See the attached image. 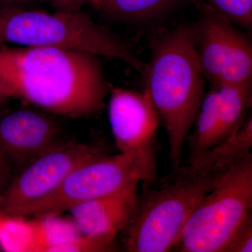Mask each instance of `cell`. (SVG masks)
<instances>
[{"instance_id":"obj_1","label":"cell","mask_w":252,"mask_h":252,"mask_svg":"<svg viewBox=\"0 0 252 252\" xmlns=\"http://www.w3.org/2000/svg\"><path fill=\"white\" fill-rule=\"evenodd\" d=\"M252 147L250 115L234 137L145 186L147 189L137 195L135 210L123 230L126 251L173 250L194 209L235 165L251 154Z\"/></svg>"},{"instance_id":"obj_2","label":"cell","mask_w":252,"mask_h":252,"mask_svg":"<svg viewBox=\"0 0 252 252\" xmlns=\"http://www.w3.org/2000/svg\"><path fill=\"white\" fill-rule=\"evenodd\" d=\"M99 58L45 46L0 45V84L9 97L50 114L91 117L109 94Z\"/></svg>"},{"instance_id":"obj_3","label":"cell","mask_w":252,"mask_h":252,"mask_svg":"<svg viewBox=\"0 0 252 252\" xmlns=\"http://www.w3.org/2000/svg\"><path fill=\"white\" fill-rule=\"evenodd\" d=\"M148 93L163 124L172 167L182 164L186 139L204 97L205 79L194 47L190 25L154 36L147 71Z\"/></svg>"},{"instance_id":"obj_4","label":"cell","mask_w":252,"mask_h":252,"mask_svg":"<svg viewBox=\"0 0 252 252\" xmlns=\"http://www.w3.org/2000/svg\"><path fill=\"white\" fill-rule=\"evenodd\" d=\"M0 45L79 51L119 60L143 75L147 71V64L127 41L81 11L50 13L30 8H1Z\"/></svg>"},{"instance_id":"obj_5","label":"cell","mask_w":252,"mask_h":252,"mask_svg":"<svg viewBox=\"0 0 252 252\" xmlns=\"http://www.w3.org/2000/svg\"><path fill=\"white\" fill-rule=\"evenodd\" d=\"M252 155L239 162L189 216L173 250L225 252L235 233L251 218Z\"/></svg>"},{"instance_id":"obj_6","label":"cell","mask_w":252,"mask_h":252,"mask_svg":"<svg viewBox=\"0 0 252 252\" xmlns=\"http://www.w3.org/2000/svg\"><path fill=\"white\" fill-rule=\"evenodd\" d=\"M190 25L199 64L211 87L252 81V41L244 31L201 4Z\"/></svg>"},{"instance_id":"obj_7","label":"cell","mask_w":252,"mask_h":252,"mask_svg":"<svg viewBox=\"0 0 252 252\" xmlns=\"http://www.w3.org/2000/svg\"><path fill=\"white\" fill-rule=\"evenodd\" d=\"M140 182L125 156L102 153L74 169L49 197L20 209L12 216H58L94 199L137 193Z\"/></svg>"},{"instance_id":"obj_8","label":"cell","mask_w":252,"mask_h":252,"mask_svg":"<svg viewBox=\"0 0 252 252\" xmlns=\"http://www.w3.org/2000/svg\"><path fill=\"white\" fill-rule=\"evenodd\" d=\"M108 116L120 154L125 156L144 185L158 180L156 139L161 122L147 91L109 86Z\"/></svg>"},{"instance_id":"obj_9","label":"cell","mask_w":252,"mask_h":252,"mask_svg":"<svg viewBox=\"0 0 252 252\" xmlns=\"http://www.w3.org/2000/svg\"><path fill=\"white\" fill-rule=\"evenodd\" d=\"M102 152L85 144H59L21 169L0 197V213L18 210L47 198L78 166Z\"/></svg>"},{"instance_id":"obj_10","label":"cell","mask_w":252,"mask_h":252,"mask_svg":"<svg viewBox=\"0 0 252 252\" xmlns=\"http://www.w3.org/2000/svg\"><path fill=\"white\" fill-rule=\"evenodd\" d=\"M59 126L50 113L18 108L0 115V150L21 169L57 143Z\"/></svg>"},{"instance_id":"obj_11","label":"cell","mask_w":252,"mask_h":252,"mask_svg":"<svg viewBox=\"0 0 252 252\" xmlns=\"http://www.w3.org/2000/svg\"><path fill=\"white\" fill-rule=\"evenodd\" d=\"M138 193L110 195L76 205L69 211L81 235L116 238L135 210Z\"/></svg>"},{"instance_id":"obj_12","label":"cell","mask_w":252,"mask_h":252,"mask_svg":"<svg viewBox=\"0 0 252 252\" xmlns=\"http://www.w3.org/2000/svg\"><path fill=\"white\" fill-rule=\"evenodd\" d=\"M186 0H87L106 17L133 26H146L167 17Z\"/></svg>"},{"instance_id":"obj_13","label":"cell","mask_w":252,"mask_h":252,"mask_svg":"<svg viewBox=\"0 0 252 252\" xmlns=\"http://www.w3.org/2000/svg\"><path fill=\"white\" fill-rule=\"evenodd\" d=\"M220 126V97L217 87H211L204 94L198 114L185 144L188 149V162L193 161L217 146Z\"/></svg>"},{"instance_id":"obj_14","label":"cell","mask_w":252,"mask_h":252,"mask_svg":"<svg viewBox=\"0 0 252 252\" xmlns=\"http://www.w3.org/2000/svg\"><path fill=\"white\" fill-rule=\"evenodd\" d=\"M220 97V126L217 145L234 137L246 121L252 104V81L217 87Z\"/></svg>"},{"instance_id":"obj_15","label":"cell","mask_w":252,"mask_h":252,"mask_svg":"<svg viewBox=\"0 0 252 252\" xmlns=\"http://www.w3.org/2000/svg\"><path fill=\"white\" fill-rule=\"evenodd\" d=\"M0 248L8 252H36L33 220L0 213Z\"/></svg>"},{"instance_id":"obj_16","label":"cell","mask_w":252,"mask_h":252,"mask_svg":"<svg viewBox=\"0 0 252 252\" xmlns=\"http://www.w3.org/2000/svg\"><path fill=\"white\" fill-rule=\"evenodd\" d=\"M32 220L36 232V252H51L58 245L81 235L72 220L58 216L38 217Z\"/></svg>"},{"instance_id":"obj_17","label":"cell","mask_w":252,"mask_h":252,"mask_svg":"<svg viewBox=\"0 0 252 252\" xmlns=\"http://www.w3.org/2000/svg\"><path fill=\"white\" fill-rule=\"evenodd\" d=\"M245 31L252 30V0H195Z\"/></svg>"},{"instance_id":"obj_18","label":"cell","mask_w":252,"mask_h":252,"mask_svg":"<svg viewBox=\"0 0 252 252\" xmlns=\"http://www.w3.org/2000/svg\"><path fill=\"white\" fill-rule=\"evenodd\" d=\"M116 238L104 235H81L53 249L51 252H109Z\"/></svg>"},{"instance_id":"obj_19","label":"cell","mask_w":252,"mask_h":252,"mask_svg":"<svg viewBox=\"0 0 252 252\" xmlns=\"http://www.w3.org/2000/svg\"><path fill=\"white\" fill-rule=\"evenodd\" d=\"M252 252V220L249 219L235 233L225 250V252Z\"/></svg>"},{"instance_id":"obj_20","label":"cell","mask_w":252,"mask_h":252,"mask_svg":"<svg viewBox=\"0 0 252 252\" xmlns=\"http://www.w3.org/2000/svg\"><path fill=\"white\" fill-rule=\"evenodd\" d=\"M49 3L56 11H81L84 5L87 4V0H44Z\"/></svg>"},{"instance_id":"obj_21","label":"cell","mask_w":252,"mask_h":252,"mask_svg":"<svg viewBox=\"0 0 252 252\" xmlns=\"http://www.w3.org/2000/svg\"><path fill=\"white\" fill-rule=\"evenodd\" d=\"M34 0H0L1 8L23 7L29 8Z\"/></svg>"},{"instance_id":"obj_22","label":"cell","mask_w":252,"mask_h":252,"mask_svg":"<svg viewBox=\"0 0 252 252\" xmlns=\"http://www.w3.org/2000/svg\"><path fill=\"white\" fill-rule=\"evenodd\" d=\"M8 98H9V96H8L6 91H4L2 86L0 84V108H1L2 104L4 103L5 101Z\"/></svg>"},{"instance_id":"obj_23","label":"cell","mask_w":252,"mask_h":252,"mask_svg":"<svg viewBox=\"0 0 252 252\" xmlns=\"http://www.w3.org/2000/svg\"><path fill=\"white\" fill-rule=\"evenodd\" d=\"M6 158V157H5V155L4 154H3V152H1V150H0V160H1V159H2V158Z\"/></svg>"}]
</instances>
